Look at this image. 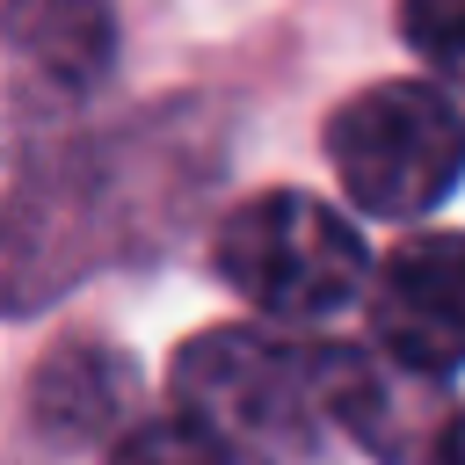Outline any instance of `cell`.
I'll use <instances>...</instances> for the list:
<instances>
[{
    "mask_svg": "<svg viewBox=\"0 0 465 465\" xmlns=\"http://www.w3.org/2000/svg\"><path fill=\"white\" fill-rule=\"evenodd\" d=\"M174 400L240 465H312L327 414V341L211 327L174 356Z\"/></svg>",
    "mask_w": 465,
    "mask_h": 465,
    "instance_id": "obj_1",
    "label": "cell"
},
{
    "mask_svg": "<svg viewBox=\"0 0 465 465\" xmlns=\"http://www.w3.org/2000/svg\"><path fill=\"white\" fill-rule=\"evenodd\" d=\"M327 160L371 218H414L465 182V116L421 80H378L327 116Z\"/></svg>",
    "mask_w": 465,
    "mask_h": 465,
    "instance_id": "obj_2",
    "label": "cell"
},
{
    "mask_svg": "<svg viewBox=\"0 0 465 465\" xmlns=\"http://www.w3.org/2000/svg\"><path fill=\"white\" fill-rule=\"evenodd\" d=\"M218 276L276 312V320H327L363 291V240L349 232V218L305 189H262L247 196L218 240H211Z\"/></svg>",
    "mask_w": 465,
    "mask_h": 465,
    "instance_id": "obj_3",
    "label": "cell"
},
{
    "mask_svg": "<svg viewBox=\"0 0 465 465\" xmlns=\"http://www.w3.org/2000/svg\"><path fill=\"white\" fill-rule=\"evenodd\" d=\"M327 414L385 465H465V414L443 378H421L385 349L363 356L327 341Z\"/></svg>",
    "mask_w": 465,
    "mask_h": 465,
    "instance_id": "obj_4",
    "label": "cell"
},
{
    "mask_svg": "<svg viewBox=\"0 0 465 465\" xmlns=\"http://www.w3.org/2000/svg\"><path fill=\"white\" fill-rule=\"evenodd\" d=\"M371 349L421 378L465 371V232H407L378 262Z\"/></svg>",
    "mask_w": 465,
    "mask_h": 465,
    "instance_id": "obj_5",
    "label": "cell"
},
{
    "mask_svg": "<svg viewBox=\"0 0 465 465\" xmlns=\"http://www.w3.org/2000/svg\"><path fill=\"white\" fill-rule=\"evenodd\" d=\"M7 58L22 102H80L116 58L109 0H7Z\"/></svg>",
    "mask_w": 465,
    "mask_h": 465,
    "instance_id": "obj_6",
    "label": "cell"
},
{
    "mask_svg": "<svg viewBox=\"0 0 465 465\" xmlns=\"http://www.w3.org/2000/svg\"><path fill=\"white\" fill-rule=\"evenodd\" d=\"M124 400H131V371H124V363H109L94 385H80V356H73V349L36 371V407H44V421L94 429V421H109Z\"/></svg>",
    "mask_w": 465,
    "mask_h": 465,
    "instance_id": "obj_7",
    "label": "cell"
},
{
    "mask_svg": "<svg viewBox=\"0 0 465 465\" xmlns=\"http://www.w3.org/2000/svg\"><path fill=\"white\" fill-rule=\"evenodd\" d=\"M109 465H240L196 414H160V421H138L116 450H109Z\"/></svg>",
    "mask_w": 465,
    "mask_h": 465,
    "instance_id": "obj_8",
    "label": "cell"
},
{
    "mask_svg": "<svg viewBox=\"0 0 465 465\" xmlns=\"http://www.w3.org/2000/svg\"><path fill=\"white\" fill-rule=\"evenodd\" d=\"M400 36L465 87V0H400Z\"/></svg>",
    "mask_w": 465,
    "mask_h": 465,
    "instance_id": "obj_9",
    "label": "cell"
}]
</instances>
